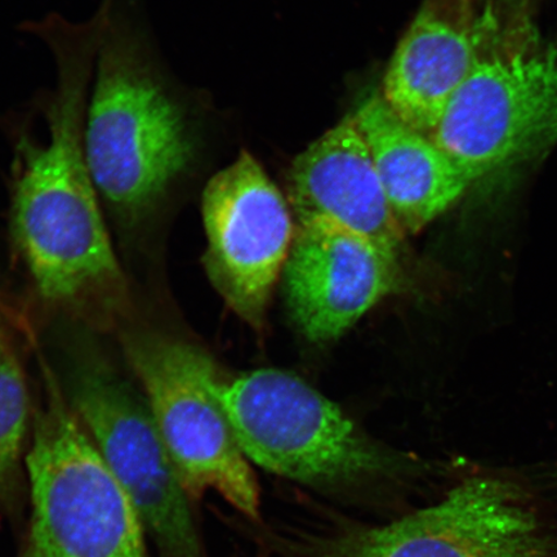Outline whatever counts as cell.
Instances as JSON below:
<instances>
[{"label":"cell","mask_w":557,"mask_h":557,"mask_svg":"<svg viewBox=\"0 0 557 557\" xmlns=\"http://www.w3.org/2000/svg\"><path fill=\"white\" fill-rule=\"evenodd\" d=\"M102 23L100 11L81 23L55 12L24 23L54 64L53 87L33 101L46 135L35 134L32 108L3 125L12 149V242L46 301L96 319L120 311L127 292L85 149Z\"/></svg>","instance_id":"cell-1"},{"label":"cell","mask_w":557,"mask_h":557,"mask_svg":"<svg viewBox=\"0 0 557 557\" xmlns=\"http://www.w3.org/2000/svg\"><path fill=\"white\" fill-rule=\"evenodd\" d=\"M85 149L103 212L124 233L158 224L198 180L205 113L160 50L143 0H101Z\"/></svg>","instance_id":"cell-2"},{"label":"cell","mask_w":557,"mask_h":557,"mask_svg":"<svg viewBox=\"0 0 557 557\" xmlns=\"http://www.w3.org/2000/svg\"><path fill=\"white\" fill-rule=\"evenodd\" d=\"M430 136L473 183L557 145V45L527 11L498 20Z\"/></svg>","instance_id":"cell-3"},{"label":"cell","mask_w":557,"mask_h":557,"mask_svg":"<svg viewBox=\"0 0 557 557\" xmlns=\"http://www.w3.org/2000/svg\"><path fill=\"white\" fill-rule=\"evenodd\" d=\"M25 457L32 521L24 557H148L127 491L46 373Z\"/></svg>","instance_id":"cell-4"},{"label":"cell","mask_w":557,"mask_h":557,"mask_svg":"<svg viewBox=\"0 0 557 557\" xmlns=\"http://www.w3.org/2000/svg\"><path fill=\"white\" fill-rule=\"evenodd\" d=\"M124 350L191 500L213 491L247 518H259V483L222 406L224 381L214 360L154 332L129 334Z\"/></svg>","instance_id":"cell-5"},{"label":"cell","mask_w":557,"mask_h":557,"mask_svg":"<svg viewBox=\"0 0 557 557\" xmlns=\"http://www.w3.org/2000/svg\"><path fill=\"white\" fill-rule=\"evenodd\" d=\"M318 557H557V503L503 473H476L389 524L326 540Z\"/></svg>","instance_id":"cell-6"},{"label":"cell","mask_w":557,"mask_h":557,"mask_svg":"<svg viewBox=\"0 0 557 557\" xmlns=\"http://www.w3.org/2000/svg\"><path fill=\"white\" fill-rule=\"evenodd\" d=\"M220 396L244 456L277 476L334 485L394 468L337 404L295 374L259 369L224 382Z\"/></svg>","instance_id":"cell-7"},{"label":"cell","mask_w":557,"mask_h":557,"mask_svg":"<svg viewBox=\"0 0 557 557\" xmlns=\"http://www.w3.org/2000/svg\"><path fill=\"white\" fill-rule=\"evenodd\" d=\"M72 408L128 492L160 557H205L191 498L145 396L108 364L83 361Z\"/></svg>","instance_id":"cell-8"},{"label":"cell","mask_w":557,"mask_h":557,"mask_svg":"<svg viewBox=\"0 0 557 557\" xmlns=\"http://www.w3.org/2000/svg\"><path fill=\"white\" fill-rule=\"evenodd\" d=\"M206 270L228 308L261 330L295 239L289 201L248 151L201 193Z\"/></svg>","instance_id":"cell-9"},{"label":"cell","mask_w":557,"mask_h":557,"mask_svg":"<svg viewBox=\"0 0 557 557\" xmlns=\"http://www.w3.org/2000/svg\"><path fill=\"white\" fill-rule=\"evenodd\" d=\"M283 278L298 329L325 343L400 287L401 257L332 222H296Z\"/></svg>","instance_id":"cell-10"},{"label":"cell","mask_w":557,"mask_h":557,"mask_svg":"<svg viewBox=\"0 0 557 557\" xmlns=\"http://www.w3.org/2000/svg\"><path fill=\"white\" fill-rule=\"evenodd\" d=\"M288 201L297 222L326 221L401 257L404 234L363 135L348 116L292 163Z\"/></svg>","instance_id":"cell-11"},{"label":"cell","mask_w":557,"mask_h":557,"mask_svg":"<svg viewBox=\"0 0 557 557\" xmlns=\"http://www.w3.org/2000/svg\"><path fill=\"white\" fill-rule=\"evenodd\" d=\"M497 23L491 10L478 18L455 20L424 7L395 50L382 99L403 122L430 136Z\"/></svg>","instance_id":"cell-12"},{"label":"cell","mask_w":557,"mask_h":557,"mask_svg":"<svg viewBox=\"0 0 557 557\" xmlns=\"http://www.w3.org/2000/svg\"><path fill=\"white\" fill-rule=\"evenodd\" d=\"M352 116L404 234L422 232L475 184L431 136L403 122L382 96L369 97Z\"/></svg>","instance_id":"cell-13"},{"label":"cell","mask_w":557,"mask_h":557,"mask_svg":"<svg viewBox=\"0 0 557 557\" xmlns=\"http://www.w3.org/2000/svg\"><path fill=\"white\" fill-rule=\"evenodd\" d=\"M29 421V394L17 348L0 318V503L17 482Z\"/></svg>","instance_id":"cell-14"},{"label":"cell","mask_w":557,"mask_h":557,"mask_svg":"<svg viewBox=\"0 0 557 557\" xmlns=\"http://www.w3.org/2000/svg\"><path fill=\"white\" fill-rule=\"evenodd\" d=\"M497 2L503 3L508 11L521 12L529 11L532 0H497Z\"/></svg>","instance_id":"cell-15"}]
</instances>
